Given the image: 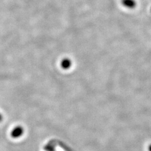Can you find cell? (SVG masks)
I'll use <instances>...</instances> for the list:
<instances>
[{
	"mask_svg": "<svg viewBox=\"0 0 151 151\" xmlns=\"http://www.w3.org/2000/svg\"><path fill=\"white\" fill-rule=\"evenodd\" d=\"M24 132V129L23 127H22L21 126H17L15 128H14L11 131V137L14 138H19L23 135Z\"/></svg>",
	"mask_w": 151,
	"mask_h": 151,
	"instance_id": "cell-1",
	"label": "cell"
},
{
	"mask_svg": "<svg viewBox=\"0 0 151 151\" xmlns=\"http://www.w3.org/2000/svg\"><path fill=\"white\" fill-rule=\"evenodd\" d=\"M122 4L124 7L130 9L135 8L137 6L135 0H122Z\"/></svg>",
	"mask_w": 151,
	"mask_h": 151,
	"instance_id": "cell-2",
	"label": "cell"
},
{
	"mask_svg": "<svg viewBox=\"0 0 151 151\" xmlns=\"http://www.w3.org/2000/svg\"><path fill=\"white\" fill-rule=\"evenodd\" d=\"M61 67L65 70L68 69L70 68L71 65H72V62L71 60L68 58H65L61 61L60 63Z\"/></svg>",
	"mask_w": 151,
	"mask_h": 151,
	"instance_id": "cell-3",
	"label": "cell"
},
{
	"mask_svg": "<svg viewBox=\"0 0 151 151\" xmlns=\"http://www.w3.org/2000/svg\"><path fill=\"white\" fill-rule=\"evenodd\" d=\"M2 119H3V116H2V114L0 113V122L2 120Z\"/></svg>",
	"mask_w": 151,
	"mask_h": 151,
	"instance_id": "cell-4",
	"label": "cell"
},
{
	"mask_svg": "<svg viewBox=\"0 0 151 151\" xmlns=\"http://www.w3.org/2000/svg\"><path fill=\"white\" fill-rule=\"evenodd\" d=\"M149 151H151V145L149 146Z\"/></svg>",
	"mask_w": 151,
	"mask_h": 151,
	"instance_id": "cell-5",
	"label": "cell"
}]
</instances>
